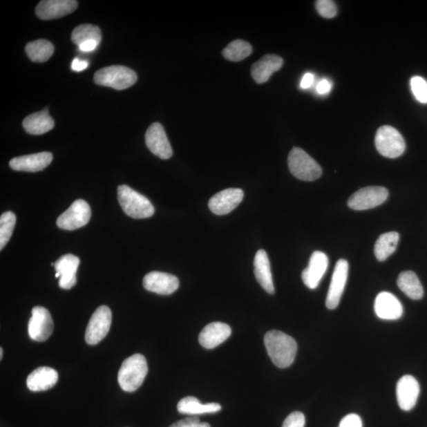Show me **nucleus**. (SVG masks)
I'll use <instances>...</instances> for the list:
<instances>
[{
    "label": "nucleus",
    "mask_w": 427,
    "mask_h": 427,
    "mask_svg": "<svg viewBox=\"0 0 427 427\" xmlns=\"http://www.w3.org/2000/svg\"><path fill=\"white\" fill-rule=\"evenodd\" d=\"M91 218V207L84 200H75L68 209L59 216L57 225L64 231H75L89 222Z\"/></svg>",
    "instance_id": "nucleus-8"
},
{
    "label": "nucleus",
    "mask_w": 427,
    "mask_h": 427,
    "mask_svg": "<svg viewBox=\"0 0 427 427\" xmlns=\"http://www.w3.org/2000/svg\"><path fill=\"white\" fill-rule=\"evenodd\" d=\"M54 330V322L49 311L42 306H36L32 310L29 321L28 332L32 341H46Z\"/></svg>",
    "instance_id": "nucleus-10"
},
{
    "label": "nucleus",
    "mask_w": 427,
    "mask_h": 427,
    "mask_svg": "<svg viewBox=\"0 0 427 427\" xmlns=\"http://www.w3.org/2000/svg\"><path fill=\"white\" fill-rule=\"evenodd\" d=\"M144 287L147 291L162 295H169L179 287V279L171 274L152 272L144 278Z\"/></svg>",
    "instance_id": "nucleus-16"
},
{
    "label": "nucleus",
    "mask_w": 427,
    "mask_h": 427,
    "mask_svg": "<svg viewBox=\"0 0 427 427\" xmlns=\"http://www.w3.org/2000/svg\"><path fill=\"white\" fill-rule=\"evenodd\" d=\"M71 41L76 46H81L87 41H94L100 44L102 41V32L99 27L91 25H80L73 30L71 35Z\"/></svg>",
    "instance_id": "nucleus-30"
},
{
    "label": "nucleus",
    "mask_w": 427,
    "mask_h": 427,
    "mask_svg": "<svg viewBox=\"0 0 427 427\" xmlns=\"http://www.w3.org/2000/svg\"><path fill=\"white\" fill-rule=\"evenodd\" d=\"M145 140L146 146L155 155L162 160H169L172 157V147L161 124L154 123L150 126L146 131Z\"/></svg>",
    "instance_id": "nucleus-12"
},
{
    "label": "nucleus",
    "mask_w": 427,
    "mask_h": 427,
    "mask_svg": "<svg viewBox=\"0 0 427 427\" xmlns=\"http://www.w3.org/2000/svg\"><path fill=\"white\" fill-rule=\"evenodd\" d=\"M328 258L325 254L316 251L310 257L308 267L303 272L302 278L306 287L314 290L328 269Z\"/></svg>",
    "instance_id": "nucleus-18"
},
{
    "label": "nucleus",
    "mask_w": 427,
    "mask_h": 427,
    "mask_svg": "<svg viewBox=\"0 0 427 427\" xmlns=\"http://www.w3.org/2000/svg\"><path fill=\"white\" fill-rule=\"evenodd\" d=\"M420 387L413 376L405 375L397 382V397L399 408L403 410H410L417 403Z\"/></svg>",
    "instance_id": "nucleus-17"
},
{
    "label": "nucleus",
    "mask_w": 427,
    "mask_h": 427,
    "mask_svg": "<svg viewBox=\"0 0 427 427\" xmlns=\"http://www.w3.org/2000/svg\"><path fill=\"white\" fill-rule=\"evenodd\" d=\"M3 348H0V359H3Z\"/></svg>",
    "instance_id": "nucleus-42"
},
{
    "label": "nucleus",
    "mask_w": 427,
    "mask_h": 427,
    "mask_svg": "<svg viewBox=\"0 0 427 427\" xmlns=\"http://www.w3.org/2000/svg\"><path fill=\"white\" fill-rule=\"evenodd\" d=\"M252 53L253 48L249 43L243 40H235L223 49L222 55L229 61L238 62L249 57Z\"/></svg>",
    "instance_id": "nucleus-31"
},
{
    "label": "nucleus",
    "mask_w": 427,
    "mask_h": 427,
    "mask_svg": "<svg viewBox=\"0 0 427 427\" xmlns=\"http://www.w3.org/2000/svg\"><path fill=\"white\" fill-rule=\"evenodd\" d=\"M149 373L146 358L140 354H135L126 359L120 366L118 382L125 392H133L144 383Z\"/></svg>",
    "instance_id": "nucleus-2"
},
{
    "label": "nucleus",
    "mask_w": 427,
    "mask_h": 427,
    "mask_svg": "<svg viewBox=\"0 0 427 427\" xmlns=\"http://www.w3.org/2000/svg\"><path fill=\"white\" fill-rule=\"evenodd\" d=\"M169 427H211L209 424L200 423L198 417H189L176 421Z\"/></svg>",
    "instance_id": "nucleus-36"
},
{
    "label": "nucleus",
    "mask_w": 427,
    "mask_h": 427,
    "mask_svg": "<svg viewBox=\"0 0 427 427\" xmlns=\"http://www.w3.org/2000/svg\"><path fill=\"white\" fill-rule=\"evenodd\" d=\"M375 146L382 156L396 158L404 154L406 145L403 136L392 126H382L377 130Z\"/></svg>",
    "instance_id": "nucleus-6"
},
{
    "label": "nucleus",
    "mask_w": 427,
    "mask_h": 427,
    "mask_svg": "<svg viewBox=\"0 0 427 427\" xmlns=\"http://www.w3.org/2000/svg\"><path fill=\"white\" fill-rule=\"evenodd\" d=\"M77 7L75 0H43L37 5L36 15L42 20L57 19L73 13Z\"/></svg>",
    "instance_id": "nucleus-14"
},
{
    "label": "nucleus",
    "mask_w": 427,
    "mask_h": 427,
    "mask_svg": "<svg viewBox=\"0 0 427 427\" xmlns=\"http://www.w3.org/2000/svg\"><path fill=\"white\" fill-rule=\"evenodd\" d=\"M50 152L16 157L10 161V167L16 171L38 172L45 169L53 161Z\"/></svg>",
    "instance_id": "nucleus-20"
},
{
    "label": "nucleus",
    "mask_w": 427,
    "mask_h": 427,
    "mask_svg": "<svg viewBox=\"0 0 427 427\" xmlns=\"http://www.w3.org/2000/svg\"><path fill=\"white\" fill-rule=\"evenodd\" d=\"M397 285L410 299L419 300L424 297V287L414 272L407 271L399 274Z\"/></svg>",
    "instance_id": "nucleus-27"
},
{
    "label": "nucleus",
    "mask_w": 427,
    "mask_h": 427,
    "mask_svg": "<svg viewBox=\"0 0 427 427\" xmlns=\"http://www.w3.org/2000/svg\"><path fill=\"white\" fill-rule=\"evenodd\" d=\"M314 82V75L312 73H306L303 76L302 81H301V87H302L303 89H308L313 85Z\"/></svg>",
    "instance_id": "nucleus-41"
},
{
    "label": "nucleus",
    "mask_w": 427,
    "mask_h": 427,
    "mask_svg": "<svg viewBox=\"0 0 427 427\" xmlns=\"http://www.w3.org/2000/svg\"><path fill=\"white\" fill-rule=\"evenodd\" d=\"M137 75L133 70L124 66L114 65L97 70L95 75V83L102 86L111 87L123 91L129 88L137 82Z\"/></svg>",
    "instance_id": "nucleus-4"
},
{
    "label": "nucleus",
    "mask_w": 427,
    "mask_h": 427,
    "mask_svg": "<svg viewBox=\"0 0 427 427\" xmlns=\"http://www.w3.org/2000/svg\"><path fill=\"white\" fill-rule=\"evenodd\" d=\"M399 240L397 232H388L381 234L377 240L374 254L379 261H385L396 251Z\"/></svg>",
    "instance_id": "nucleus-28"
},
{
    "label": "nucleus",
    "mask_w": 427,
    "mask_h": 427,
    "mask_svg": "<svg viewBox=\"0 0 427 427\" xmlns=\"http://www.w3.org/2000/svg\"><path fill=\"white\" fill-rule=\"evenodd\" d=\"M58 377L57 370L48 366H41L27 377V387L32 392L46 391L57 384Z\"/></svg>",
    "instance_id": "nucleus-23"
},
{
    "label": "nucleus",
    "mask_w": 427,
    "mask_h": 427,
    "mask_svg": "<svg viewBox=\"0 0 427 427\" xmlns=\"http://www.w3.org/2000/svg\"><path fill=\"white\" fill-rule=\"evenodd\" d=\"M265 344L268 355L277 368H287L293 364L298 350L294 338L283 332L272 330L266 333Z\"/></svg>",
    "instance_id": "nucleus-1"
},
{
    "label": "nucleus",
    "mask_w": 427,
    "mask_h": 427,
    "mask_svg": "<svg viewBox=\"0 0 427 427\" xmlns=\"http://www.w3.org/2000/svg\"><path fill=\"white\" fill-rule=\"evenodd\" d=\"M112 312L106 305L98 307L91 317L86 330V342L96 345L105 338L111 330Z\"/></svg>",
    "instance_id": "nucleus-7"
},
{
    "label": "nucleus",
    "mask_w": 427,
    "mask_h": 427,
    "mask_svg": "<svg viewBox=\"0 0 427 427\" xmlns=\"http://www.w3.org/2000/svg\"><path fill=\"white\" fill-rule=\"evenodd\" d=\"M332 88V84L327 79H322L316 86V91L320 95H325L330 92Z\"/></svg>",
    "instance_id": "nucleus-39"
},
{
    "label": "nucleus",
    "mask_w": 427,
    "mask_h": 427,
    "mask_svg": "<svg viewBox=\"0 0 427 427\" xmlns=\"http://www.w3.org/2000/svg\"><path fill=\"white\" fill-rule=\"evenodd\" d=\"M305 424V418L303 413L294 412L287 416L282 427H304Z\"/></svg>",
    "instance_id": "nucleus-35"
},
{
    "label": "nucleus",
    "mask_w": 427,
    "mask_h": 427,
    "mask_svg": "<svg viewBox=\"0 0 427 427\" xmlns=\"http://www.w3.org/2000/svg\"><path fill=\"white\" fill-rule=\"evenodd\" d=\"M316 9L325 19H332L337 15L336 5L331 0H319L316 2Z\"/></svg>",
    "instance_id": "nucleus-34"
},
{
    "label": "nucleus",
    "mask_w": 427,
    "mask_h": 427,
    "mask_svg": "<svg viewBox=\"0 0 427 427\" xmlns=\"http://www.w3.org/2000/svg\"><path fill=\"white\" fill-rule=\"evenodd\" d=\"M27 133L39 135L47 133L55 127L53 119L49 115L48 109L32 113L26 117L23 122Z\"/></svg>",
    "instance_id": "nucleus-25"
},
{
    "label": "nucleus",
    "mask_w": 427,
    "mask_h": 427,
    "mask_svg": "<svg viewBox=\"0 0 427 427\" xmlns=\"http://www.w3.org/2000/svg\"><path fill=\"white\" fill-rule=\"evenodd\" d=\"M80 264L79 257L73 254H67L60 257L55 263V269H56V278H59V286L64 290H69L75 286L77 283L78 268Z\"/></svg>",
    "instance_id": "nucleus-15"
},
{
    "label": "nucleus",
    "mask_w": 427,
    "mask_h": 427,
    "mask_svg": "<svg viewBox=\"0 0 427 427\" xmlns=\"http://www.w3.org/2000/svg\"><path fill=\"white\" fill-rule=\"evenodd\" d=\"M231 335V328L222 322H213L200 332L199 342L207 349H213L225 342Z\"/></svg>",
    "instance_id": "nucleus-21"
},
{
    "label": "nucleus",
    "mask_w": 427,
    "mask_h": 427,
    "mask_svg": "<svg viewBox=\"0 0 427 427\" xmlns=\"http://www.w3.org/2000/svg\"><path fill=\"white\" fill-rule=\"evenodd\" d=\"M338 427H363V421L356 414H349L341 421Z\"/></svg>",
    "instance_id": "nucleus-37"
},
{
    "label": "nucleus",
    "mask_w": 427,
    "mask_h": 427,
    "mask_svg": "<svg viewBox=\"0 0 427 427\" xmlns=\"http://www.w3.org/2000/svg\"><path fill=\"white\" fill-rule=\"evenodd\" d=\"M288 167L294 176L305 182L321 177L322 169L313 158L299 147H294L288 156Z\"/></svg>",
    "instance_id": "nucleus-5"
},
{
    "label": "nucleus",
    "mask_w": 427,
    "mask_h": 427,
    "mask_svg": "<svg viewBox=\"0 0 427 427\" xmlns=\"http://www.w3.org/2000/svg\"><path fill=\"white\" fill-rule=\"evenodd\" d=\"M26 52L32 61L43 63L53 56L54 46L50 41L40 39L27 44Z\"/></svg>",
    "instance_id": "nucleus-29"
},
{
    "label": "nucleus",
    "mask_w": 427,
    "mask_h": 427,
    "mask_svg": "<svg viewBox=\"0 0 427 427\" xmlns=\"http://www.w3.org/2000/svg\"><path fill=\"white\" fill-rule=\"evenodd\" d=\"M410 84L416 100L427 104V82L420 76H415L410 79Z\"/></svg>",
    "instance_id": "nucleus-33"
},
{
    "label": "nucleus",
    "mask_w": 427,
    "mask_h": 427,
    "mask_svg": "<svg viewBox=\"0 0 427 427\" xmlns=\"http://www.w3.org/2000/svg\"><path fill=\"white\" fill-rule=\"evenodd\" d=\"M374 310L379 319L387 321L398 320L404 313L402 304L395 295L390 292H381L377 295Z\"/></svg>",
    "instance_id": "nucleus-19"
},
{
    "label": "nucleus",
    "mask_w": 427,
    "mask_h": 427,
    "mask_svg": "<svg viewBox=\"0 0 427 427\" xmlns=\"http://www.w3.org/2000/svg\"><path fill=\"white\" fill-rule=\"evenodd\" d=\"M254 273L256 281L268 294L275 293L272 281L271 265L267 254L264 249L257 251L254 259Z\"/></svg>",
    "instance_id": "nucleus-24"
},
{
    "label": "nucleus",
    "mask_w": 427,
    "mask_h": 427,
    "mask_svg": "<svg viewBox=\"0 0 427 427\" xmlns=\"http://www.w3.org/2000/svg\"><path fill=\"white\" fill-rule=\"evenodd\" d=\"M388 191L381 186H370L356 191L350 197L348 205L355 211L372 209L385 202L388 199Z\"/></svg>",
    "instance_id": "nucleus-9"
},
{
    "label": "nucleus",
    "mask_w": 427,
    "mask_h": 427,
    "mask_svg": "<svg viewBox=\"0 0 427 427\" xmlns=\"http://www.w3.org/2000/svg\"><path fill=\"white\" fill-rule=\"evenodd\" d=\"M88 66L89 63L86 61V60L75 58L73 59V64H71V69L76 71V73H80V71H83L88 68Z\"/></svg>",
    "instance_id": "nucleus-38"
},
{
    "label": "nucleus",
    "mask_w": 427,
    "mask_h": 427,
    "mask_svg": "<svg viewBox=\"0 0 427 427\" xmlns=\"http://www.w3.org/2000/svg\"><path fill=\"white\" fill-rule=\"evenodd\" d=\"M221 408V405L217 403L201 404L194 397H184L178 404V410L180 414L190 415L216 413Z\"/></svg>",
    "instance_id": "nucleus-26"
},
{
    "label": "nucleus",
    "mask_w": 427,
    "mask_h": 427,
    "mask_svg": "<svg viewBox=\"0 0 427 427\" xmlns=\"http://www.w3.org/2000/svg\"><path fill=\"white\" fill-rule=\"evenodd\" d=\"M283 59L277 55H266L252 67V76L257 84H263L269 80L273 73L281 69Z\"/></svg>",
    "instance_id": "nucleus-22"
},
{
    "label": "nucleus",
    "mask_w": 427,
    "mask_h": 427,
    "mask_svg": "<svg viewBox=\"0 0 427 427\" xmlns=\"http://www.w3.org/2000/svg\"><path fill=\"white\" fill-rule=\"evenodd\" d=\"M244 198V191L240 189H227L213 196L208 202L210 210L217 216L227 215L236 208Z\"/></svg>",
    "instance_id": "nucleus-13"
},
{
    "label": "nucleus",
    "mask_w": 427,
    "mask_h": 427,
    "mask_svg": "<svg viewBox=\"0 0 427 427\" xmlns=\"http://www.w3.org/2000/svg\"><path fill=\"white\" fill-rule=\"evenodd\" d=\"M349 265L346 260L341 259L336 263L330 289L326 298L328 309L335 310L341 302L345 286L348 278Z\"/></svg>",
    "instance_id": "nucleus-11"
},
{
    "label": "nucleus",
    "mask_w": 427,
    "mask_h": 427,
    "mask_svg": "<svg viewBox=\"0 0 427 427\" xmlns=\"http://www.w3.org/2000/svg\"><path fill=\"white\" fill-rule=\"evenodd\" d=\"M117 196L124 212L131 218H147L155 213V207L151 201L128 185L119 186Z\"/></svg>",
    "instance_id": "nucleus-3"
},
{
    "label": "nucleus",
    "mask_w": 427,
    "mask_h": 427,
    "mask_svg": "<svg viewBox=\"0 0 427 427\" xmlns=\"http://www.w3.org/2000/svg\"><path fill=\"white\" fill-rule=\"evenodd\" d=\"M98 46H99V43L94 41H91L82 44V45L79 46V50L82 52L91 53L95 50Z\"/></svg>",
    "instance_id": "nucleus-40"
},
{
    "label": "nucleus",
    "mask_w": 427,
    "mask_h": 427,
    "mask_svg": "<svg viewBox=\"0 0 427 427\" xmlns=\"http://www.w3.org/2000/svg\"><path fill=\"white\" fill-rule=\"evenodd\" d=\"M16 224V216L12 211H7L0 217V250H3L12 236Z\"/></svg>",
    "instance_id": "nucleus-32"
}]
</instances>
